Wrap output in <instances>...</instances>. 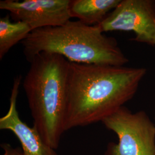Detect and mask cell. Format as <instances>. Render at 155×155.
Wrapping results in <instances>:
<instances>
[{"label": "cell", "instance_id": "cell-1", "mask_svg": "<svg viewBox=\"0 0 155 155\" xmlns=\"http://www.w3.org/2000/svg\"><path fill=\"white\" fill-rule=\"evenodd\" d=\"M144 68L70 62L64 129L102 121L131 100Z\"/></svg>", "mask_w": 155, "mask_h": 155}, {"label": "cell", "instance_id": "cell-2", "mask_svg": "<svg viewBox=\"0 0 155 155\" xmlns=\"http://www.w3.org/2000/svg\"><path fill=\"white\" fill-rule=\"evenodd\" d=\"M29 63L22 86L33 127L46 144L57 150L66 132L70 61L58 54L41 52Z\"/></svg>", "mask_w": 155, "mask_h": 155}, {"label": "cell", "instance_id": "cell-3", "mask_svg": "<svg viewBox=\"0 0 155 155\" xmlns=\"http://www.w3.org/2000/svg\"><path fill=\"white\" fill-rule=\"evenodd\" d=\"M21 43L29 62L41 52L58 54L80 64L124 66L129 61L116 39L104 35L98 25L79 20L34 30Z\"/></svg>", "mask_w": 155, "mask_h": 155}, {"label": "cell", "instance_id": "cell-4", "mask_svg": "<svg viewBox=\"0 0 155 155\" xmlns=\"http://www.w3.org/2000/svg\"><path fill=\"white\" fill-rule=\"evenodd\" d=\"M102 122L118 138L104 155H155V124L145 111L132 113L122 106Z\"/></svg>", "mask_w": 155, "mask_h": 155}, {"label": "cell", "instance_id": "cell-5", "mask_svg": "<svg viewBox=\"0 0 155 155\" xmlns=\"http://www.w3.org/2000/svg\"><path fill=\"white\" fill-rule=\"evenodd\" d=\"M98 25L103 32L132 31V40L155 45V1L121 0Z\"/></svg>", "mask_w": 155, "mask_h": 155}, {"label": "cell", "instance_id": "cell-6", "mask_svg": "<svg viewBox=\"0 0 155 155\" xmlns=\"http://www.w3.org/2000/svg\"><path fill=\"white\" fill-rule=\"evenodd\" d=\"M71 0H4L0 9L9 12L15 21L27 24L32 31L61 26L71 20Z\"/></svg>", "mask_w": 155, "mask_h": 155}, {"label": "cell", "instance_id": "cell-7", "mask_svg": "<svg viewBox=\"0 0 155 155\" xmlns=\"http://www.w3.org/2000/svg\"><path fill=\"white\" fill-rule=\"evenodd\" d=\"M21 79V75H19L14 80L9 110L0 118V129L15 134L21 145L22 155H59L56 150L45 143L35 127H29L19 117L16 103Z\"/></svg>", "mask_w": 155, "mask_h": 155}, {"label": "cell", "instance_id": "cell-8", "mask_svg": "<svg viewBox=\"0 0 155 155\" xmlns=\"http://www.w3.org/2000/svg\"><path fill=\"white\" fill-rule=\"evenodd\" d=\"M121 0H71V18L89 25L99 24L120 4Z\"/></svg>", "mask_w": 155, "mask_h": 155}, {"label": "cell", "instance_id": "cell-9", "mask_svg": "<svg viewBox=\"0 0 155 155\" xmlns=\"http://www.w3.org/2000/svg\"><path fill=\"white\" fill-rule=\"evenodd\" d=\"M32 29L22 21H11L8 14L0 18V59L12 48L25 39Z\"/></svg>", "mask_w": 155, "mask_h": 155}, {"label": "cell", "instance_id": "cell-10", "mask_svg": "<svg viewBox=\"0 0 155 155\" xmlns=\"http://www.w3.org/2000/svg\"><path fill=\"white\" fill-rule=\"evenodd\" d=\"M1 147L4 150V153L2 155H22V152L19 148H15L9 144H2Z\"/></svg>", "mask_w": 155, "mask_h": 155}, {"label": "cell", "instance_id": "cell-11", "mask_svg": "<svg viewBox=\"0 0 155 155\" xmlns=\"http://www.w3.org/2000/svg\"></svg>", "mask_w": 155, "mask_h": 155}]
</instances>
